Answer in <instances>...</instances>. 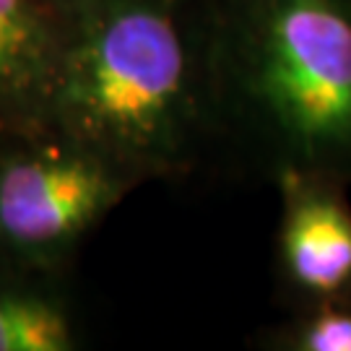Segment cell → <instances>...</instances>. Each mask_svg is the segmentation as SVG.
<instances>
[{
    "instance_id": "obj_5",
    "label": "cell",
    "mask_w": 351,
    "mask_h": 351,
    "mask_svg": "<svg viewBox=\"0 0 351 351\" xmlns=\"http://www.w3.org/2000/svg\"><path fill=\"white\" fill-rule=\"evenodd\" d=\"M65 0H0V133L52 130Z\"/></svg>"
},
{
    "instance_id": "obj_6",
    "label": "cell",
    "mask_w": 351,
    "mask_h": 351,
    "mask_svg": "<svg viewBox=\"0 0 351 351\" xmlns=\"http://www.w3.org/2000/svg\"><path fill=\"white\" fill-rule=\"evenodd\" d=\"M78 341L55 276L0 258V351H71Z\"/></svg>"
},
{
    "instance_id": "obj_4",
    "label": "cell",
    "mask_w": 351,
    "mask_h": 351,
    "mask_svg": "<svg viewBox=\"0 0 351 351\" xmlns=\"http://www.w3.org/2000/svg\"><path fill=\"white\" fill-rule=\"evenodd\" d=\"M276 268L300 304L351 297V203L341 177L276 169Z\"/></svg>"
},
{
    "instance_id": "obj_1",
    "label": "cell",
    "mask_w": 351,
    "mask_h": 351,
    "mask_svg": "<svg viewBox=\"0 0 351 351\" xmlns=\"http://www.w3.org/2000/svg\"><path fill=\"white\" fill-rule=\"evenodd\" d=\"M221 128L208 0H65L52 130L143 182L188 172Z\"/></svg>"
},
{
    "instance_id": "obj_7",
    "label": "cell",
    "mask_w": 351,
    "mask_h": 351,
    "mask_svg": "<svg viewBox=\"0 0 351 351\" xmlns=\"http://www.w3.org/2000/svg\"><path fill=\"white\" fill-rule=\"evenodd\" d=\"M271 349L351 351V297L300 304V313L271 333Z\"/></svg>"
},
{
    "instance_id": "obj_2",
    "label": "cell",
    "mask_w": 351,
    "mask_h": 351,
    "mask_svg": "<svg viewBox=\"0 0 351 351\" xmlns=\"http://www.w3.org/2000/svg\"><path fill=\"white\" fill-rule=\"evenodd\" d=\"M219 99L276 169L351 177V0H208Z\"/></svg>"
},
{
    "instance_id": "obj_3",
    "label": "cell",
    "mask_w": 351,
    "mask_h": 351,
    "mask_svg": "<svg viewBox=\"0 0 351 351\" xmlns=\"http://www.w3.org/2000/svg\"><path fill=\"white\" fill-rule=\"evenodd\" d=\"M138 182L58 130L0 141V258L60 274L81 239Z\"/></svg>"
}]
</instances>
